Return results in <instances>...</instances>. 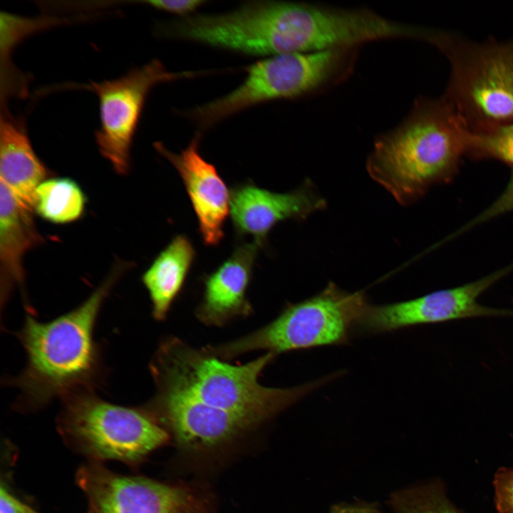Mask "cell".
Here are the masks:
<instances>
[{
	"instance_id": "1",
	"label": "cell",
	"mask_w": 513,
	"mask_h": 513,
	"mask_svg": "<svg viewBox=\"0 0 513 513\" xmlns=\"http://www.w3.org/2000/svg\"><path fill=\"white\" fill-rule=\"evenodd\" d=\"M115 263L98 287L78 307L48 322L28 315L19 333L26 355L22 373L12 383L18 403L39 408L57 397L90 390L100 370L93 330L101 306L114 285L130 268Z\"/></svg>"
},
{
	"instance_id": "2",
	"label": "cell",
	"mask_w": 513,
	"mask_h": 513,
	"mask_svg": "<svg viewBox=\"0 0 513 513\" xmlns=\"http://www.w3.org/2000/svg\"><path fill=\"white\" fill-rule=\"evenodd\" d=\"M275 357L266 352L247 363L233 365L205 348L170 337L160 343L150 370L157 389L188 396L256 427L331 380L326 377L286 388L265 387L259 378Z\"/></svg>"
},
{
	"instance_id": "3",
	"label": "cell",
	"mask_w": 513,
	"mask_h": 513,
	"mask_svg": "<svg viewBox=\"0 0 513 513\" xmlns=\"http://www.w3.org/2000/svg\"><path fill=\"white\" fill-rule=\"evenodd\" d=\"M469 133L443 96L420 100L398 127L377 140L368 171L398 202L409 204L455 170Z\"/></svg>"
},
{
	"instance_id": "4",
	"label": "cell",
	"mask_w": 513,
	"mask_h": 513,
	"mask_svg": "<svg viewBox=\"0 0 513 513\" xmlns=\"http://www.w3.org/2000/svg\"><path fill=\"white\" fill-rule=\"evenodd\" d=\"M430 43L450 64L443 97L470 132L513 123V38L477 43L435 31Z\"/></svg>"
},
{
	"instance_id": "5",
	"label": "cell",
	"mask_w": 513,
	"mask_h": 513,
	"mask_svg": "<svg viewBox=\"0 0 513 513\" xmlns=\"http://www.w3.org/2000/svg\"><path fill=\"white\" fill-rule=\"evenodd\" d=\"M368 305L363 292L343 291L330 282L318 294L288 304L275 319L256 331L206 350L228 361L254 351L266 350L276 356L294 350L343 344Z\"/></svg>"
},
{
	"instance_id": "6",
	"label": "cell",
	"mask_w": 513,
	"mask_h": 513,
	"mask_svg": "<svg viewBox=\"0 0 513 513\" xmlns=\"http://www.w3.org/2000/svg\"><path fill=\"white\" fill-rule=\"evenodd\" d=\"M63 399L58 428L70 444L97 459L135 462L168 439L167 432L145 408L106 402L91 390Z\"/></svg>"
},
{
	"instance_id": "7",
	"label": "cell",
	"mask_w": 513,
	"mask_h": 513,
	"mask_svg": "<svg viewBox=\"0 0 513 513\" xmlns=\"http://www.w3.org/2000/svg\"><path fill=\"white\" fill-rule=\"evenodd\" d=\"M346 48L266 57L247 68L243 83L234 90L189 112L202 128L249 107L291 98L312 91L331 80L341 68Z\"/></svg>"
},
{
	"instance_id": "8",
	"label": "cell",
	"mask_w": 513,
	"mask_h": 513,
	"mask_svg": "<svg viewBox=\"0 0 513 513\" xmlns=\"http://www.w3.org/2000/svg\"><path fill=\"white\" fill-rule=\"evenodd\" d=\"M197 74L171 72L160 61L152 60L118 78L90 81L85 86L99 100L100 128L95 133L96 144L116 173L124 175L130 170L133 138L152 88L161 83Z\"/></svg>"
},
{
	"instance_id": "9",
	"label": "cell",
	"mask_w": 513,
	"mask_h": 513,
	"mask_svg": "<svg viewBox=\"0 0 513 513\" xmlns=\"http://www.w3.org/2000/svg\"><path fill=\"white\" fill-rule=\"evenodd\" d=\"M513 270V264L480 279L398 303L368 305L357 327L378 333L398 328L477 316H513V310L484 306L477 298Z\"/></svg>"
},
{
	"instance_id": "10",
	"label": "cell",
	"mask_w": 513,
	"mask_h": 513,
	"mask_svg": "<svg viewBox=\"0 0 513 513\" xmlns=\"http://www.w3.org/2000/svg\"><path fill=\"white\" fill-rule=\"evenodd\" d=\"M78 483L92 513H204L187 489L112 472L97 465L80 469Z\"/></svg>"
},
{
	"instance_id": "11",
	"label": "cell",
	"mask_w": 513,
	"mask_h": 513,
	"mask_svg": "<svg viewBox=\"0 0 513 513\" xmlns=\"http://www.w3.org/2000/svg\"><path fill=\"white\" fill-rule=\"evenodd\" d=\"M145 408L168 428L180 446L192 450L219 447L254 428L237 415L165 390L157 389Z\"/></svg>"
},
{
	"instance_id": "12",
	"label": "cell",
	"mask_w": 513,
	"mask_h": 513,
	"mask_svg": "<svg viewBox=\"0 0 513 513\" xmlns=\"http://www.w3.org/2000/svg\"><path fill=\"white\" fill-rule=\"evenodd\" d=\"M200 137L195 135L180 153L170 151L160 142L153 145L181 177L204 244L215 246L224 237V224L230 213L231 191L215 167L200 155Z\"/></svg>"
},
{
	"instance_id": "13",
	"label": "cell",
	"mask_w": 513,
	"mask_h": 513,
	"mask_svg": "<svg viewBox=\"0 0 513 513\" xmlns=\"http://www.w3.org/2000/svg\"><path fill=\"white\" fill-rule=\"evenodd\" d=\"M326 205L325 200L308 181L285 193L245 183L231 190L229 214L237 232L252 237L253 242L261 246L280 222L306 219Z\"/></svg>"
},
{
	"instance_id": "14",
	"label": "cell",
	"mask_w": 513,
	"mask_h": 513,
	"mask_svg": "<svg viewBox=\"0 0 513 513\" xmlns=\"http://www.w3.org/2000/svg\"><path fill=\"white\" fill-rule=\"evenodd\" d=\"M259 247L254 242L238 246L204 278L202 299L195 311L200 322L220 327L234 318L252 313L247 291Z\"/></svg>"
},
{
	"instance_id": "15",
	"label": "cell",
	"mask_w": 513,
	"mask_h": 513,
	"mask_svg": "<svg viewBox=\"0 0 513 513\" xmlns=\"http://www.w3.org/2000/svg\"><path fill=\"white\" fill-rule=\"evenodd\" d=\"M43 242L33 211L0 181V279L1 299L25 281L24 257Z\"/></svg>"
},
{
	"instance_id": "16",
	"label": "cell",
	"mask_w": 513,
	"mask_h": 513,
	"mask_svg": "<svg viewBox=\"0 0 513 513\" xmlns=\"http://www.w3.org/2000/svg\"><path fill=\"white\" fill-rule=\"evenodd\" d=\"M49 175L51 172L36 154L22 123L6 105L1 107L0 181L33 211L36 190Z\"/></svg>"
},
{
	"instance_id": "17",
	"label": "cell",
	"mask_w": 513,
	"mask_h": 513,
	"mask_svg": "<svg viewBox=\"0 0 513 513\" xmlns=\"http://www.w3.org/2000/svg\"><path fill=\"white\" fill-rule=\"evenodd\" d=\"M195 257V251L190 239L177 235L143 274L142 281L148 291L155 319L166 318L185 284Z\"/></svg>"
},
{
	"instance_id": "18",
	"label": "cell",
	"mask_w": 513,
	"mask_h": 513,
	"mask_svg": "<svg viewBox=\"0 0 513 513\" xmlns=\"http://www.w3.org/2000/svg\"><path fill=\"white\" fill-rule=\"evenodd\" d=\"M86 202V196L76 181L69 177H51L37 187L33 211L49 222L67 224L82 216Z\"/></svg>"
},
{
	"instance_id": "19",
	"label": "cell",
	"mask_w": 513,
	"mask_h": 513,
	"mask_svg": "<svg viewBox=\"0 0 513 513\" xmlns=\"http://www.w3.org/2000/svg\"><path fill=\"white\" fill-rule=\"evenodd\" d=\"M388 504L395 513H462L437 480L394 492Z\"/></svg>"
},
{
	"instance_id": "20",
	"label": "cell",
	"mask_w": 513,
	"mask_h": 513,
	"mask_svg": "<svg viewBox=\"0 0 513 513\" xmlns=\"http://www.w3.org/2000/svg\"><path fill=\"white\" fill-rule=\"evenodd\" d=\"M62 22H63V19L56 17L26 18L8 12H1V77L11 78L19 74L18 71L13 67L10 62V54L17 43L26 36L38 30Z\"/></svg>"
},
{
	"instance_id": "21",
	"label": "cell",
	"mask_w": 513,
	"mask_h": 513,
	"mask_svg": "<svg viewBox=\"0 0 513 513\" xmlns=\"http://www.w3.org/2000/svg\"><path fill=\"white\" fill-rule=\"evenodd\" d=\"M477 158H492L513 166V123L490 131L470 132L467 154Z\"/></svg>"
},
{
	"instance_id": "22",
	"label": "cell",
	"mask_w": 513,
	"mask_h": 513,
	"mask_svg": "<svg viewBox=\"0 0 513 513\" xmlns=\"http://www.w3.org/2000/svg\"><path fill=\"white\" fill-rule=\"evenodd\" d=\"M511 211H513V175L502 193L483 212L456 233H462L472 227Z\"/></svg>"
},
{
	"instance_id": "23",
	"label": "cell",
	"mask_w": 513,
	"mask_h": 513,
	"mask_svg": "<svg viewBox=\"0 0 513 513\" xmlns=\"http://www.w3.org/2000/svg\"><path fill=\"white\" fill-rule=\"evenodd\" d=\"M495 504L499 513H513V467H502L493 482Z\"/></svg>"
},
{
	"instance_id": "24",
	"label": "cell",
	"mask_w": 513,
	"mask_h": 513,
	"mask_svg": "<svg viewBox=\"0 0 513 513\" xmlns=\"http://www.w3.org/2000/svg\"><path fill=\"white\" fill-rule=\"evenodd\" d=\"M149 6L163 11L186 17L192 15L202 4L204 0H150L141 1Z\"/></svg>"
},
{
	"instance_id": "25",
	"label": "cell",
	"mask_w": 513,
	"mask_h": 513,
	"mask_svg": "<svg viewBox=\"0 0 513 513\" xmlns=\"http://www.w3.org/2000/svg\"><path fill=\"white\" fill-rule=\"evenodd\" d=\"M330 513H381L375 503L356 502L341 503L332 506Z\"/></svg>"
},
{
	"instance_id": "26",
	"label": "cell",
	"mask_w": 513,
	"mask_h": 513,
	"mask_svg": "<svg viewBox=\"0 0 513 513\" xmlns=\"http://www.w3.org/2000/svg\"><path fill=\"white\" fill-rule=\"evenodd\" d=\"M0 513H25L19 502L3 486L0 494Z\"/></svg>"
}]
</instances>
